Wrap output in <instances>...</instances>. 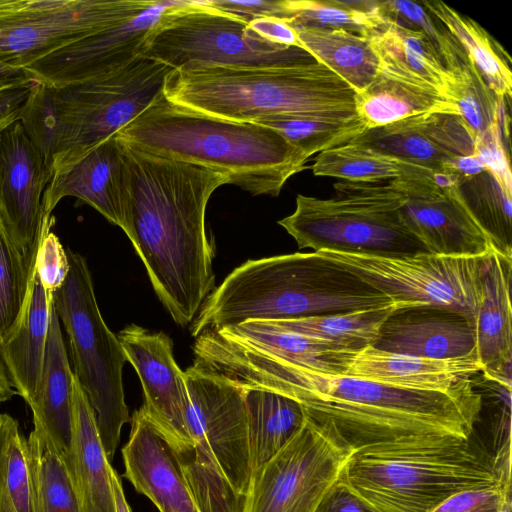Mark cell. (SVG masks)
<instances>
[{"label": "cell", "instance_id": "obj_1", "mask_svg": "<svg viewBox=\"0 0 512 512\" xmlns=\"http://www.w3.org/2000/svg\"><path fill=\"white\" fill-rule=\"evenodd\" d=\"M195 361L242 388L298 402L306 418L350 450L428 437L468 440L482 395L472 379L447 391H418L310 370L208 331L193 345Z\"/></svg>", "mask_w": 512, "mask_h": 512}, {"label": "cell", "instance_id": "obj_2", "mask_svg": "<svg viewBox=\"0 0 512 512\" xmlns=\"http://www.w3.org/2000/svg\"><path fill=\"white\" fill-rule=\"evenodd\" d=\"M122 143L127 165L124 232L164 308L176 324L186 326L215 289L205 213L214 191L228 180L205 167Z\"/></svg>", "mask_w": 512, "mask_h": 512}, {"label": "cell", "instance_id": "obj_3", "mask_svg": "<svg viewBox=\"0 0 512 512\" xmlns=\"http://www.w3.org/2000/svg\"><path fill=\"white\" fill-rule=\"evenodd\" d=\"M393 302L317 252L247 260L206 298L191 335L247 321L290 320L378 308Z\"/></svg>", "mask_w": 512, "mask_h": 512}, {"label": "cell", "instance_id": "obj_4", "mask_svg": "<svg viewBox=\"0 0 512 512\" xmlns=\"http://www.w3.org/2000/svg\"><path fill=\"white\" fill-rule=\"evenodd\" d=\"M117 135L137 150L218 172L252 195L278 196L307 162L268 127L184 109L163 94Z\"/></svg>", "mask_w": 512, "mask_h": 512}, {"label": "cell", "instance_id": "obj_5", "mask_svg": "<svg viewBox=\"0 0 512 512\" xmlns=\"http://www.w3.org/2000/svg\"><path fill=\"white\" fill-rule=\"evenodd\" d=\"M163 95L194 112L236 122L275 115L358 118L356 92L316 59L266 67L171 70Z\"/></svg>", "mask_w": 512, "mask_h": 512}, {"label": "cell", "instance_id": "obj_6", "mask_svg": "<svg viewBox=\"0 0 512 512\" xmlns=\"http://www.w3.org/2000/svg\"><path fill=\"white\" fill-rule=\"evenodd\" d=\"M341 479L379 512H432L467 490L509 487L469 439L428 437L359 448Z\"/></svg>", "mask_w": 512, "mask_h": 512}, {"label": "cell", "instance_id": "obj_7", "mask_svg": "<svg viewBox=\"0 0 512 512\" xmlns=\"http://www.w3.org/2000/svg\"><path fill=\"white\" fill-rule=\"evenodd\" d=\"M184 378L192 445L173 454L198 512H241L252 473L243 389L195 362Z\"/></svg>", "mask_w": 512, "mask_h": 512}, {"label": "cell", "instance_id": "obj_8", "mask_svg": "<svg viewBox=\"0 0 512 512\" xmlns=\"http://www.w3.org/2000/svg\"><path fill=\"white\" fill-rule=\"evenodd\" d=\"M336 196L297 195L292 214L278 221L299 249L400 257L429 253L408 227L391 181L338 182Z\"/></svg>", "mask_w": 512, "mask_h": 512}, {"label": "cell", "instance_id": "obj_9", "mask_svg": "<svg viewBox=\"0 0 512 512\" xmlns=\"http://www.w3.org/2000/svg\"><path fill=\"white\" fill-rule=\"evenodd\" d=\"M70 270L53 293L54 309L70 345L74 376L96 418L99 436L111 462L123 425L130 421L123 387L126 360L118 337L108 328L94 293L85 258L67 250Z\"/></svg>", "mask_w": 512, "mask_h": 512}, {"label": "cell", "instance_id": "obj_10", "mask_svg": "<svg viewBox=\"0 0 512 512\" xmlns=\"http://www.w3.org/2000/svg\"><path fill=\"white\" fill-rule=\"evenodd\" d=\"M140 56L180 71L266 67L315 59L301 47L258 37L247 22L201 1H179L170 8L148 35Z\"/></svg>", "mask_w": 512, "mask_h": 512}, {"label": "cell", "instance_id": "obj_11", "mask_svg": "<svg viewBox=\"0 0 512 512\" xmlns=\"http://www.w3.org/2000/svg\"><path fill=\"white\" fill-rule=\"evenodd\" d=\"M172 69L139 56L125 67L55 88L53 171L132 122L163 94Z\"/></svg>", "mask_w": 512, "mask_h": 512}, {"label": "cell", "instance_id": "obj_12", "mask_svg": "<svg viewBox=\"0 0 512 512\" xmlns=\"http://www.w3.org/2000/svg\"><path fill=\"white\" fill-rule=\"evenodd\" d=\"M353 273L393 302L463 315L475 325L483 276L491 254L455 257L419 253L400 257L317 252Z\"/></svg>", "mask_w": 512, "mask_h": 512}, {"label": "cell", "instance_id": "obj_13", "mask_svg": "<svg viewBox=\"0 0 512 512\" xmlns=\"http://www.w3.org/2000/svg\"><path fill=\"white\" fill-rule=\"evenodd\" d=\"M353 453L309 419L251 474L241 512H318Z\"/></svg>", "mask_w": 512, "mask_h": 512}, {"label": "cell", "instance_id": "obj_14", "mask_svg": "<svg viewBox=\"0 0 512 512\" xmlns=\"http://www.w3.org/2000/svg\"><path fill=\"white\" fill-rule=\"evenodd\" d=\"M152 0H21L0 10V63L27 68L87 35L142 12Z\"/></svg>", "mask_w": 512, "mask_h": 512}, {"label": "cell", "instance_id": "obj_15", "mask_svg": "<svg viewBox=\"0 0 512 512\" xmlns=\"http://www.w3.org/2000/svg\"><path fill=\"white\" fill-rule=\"evenodd\" d=\"M433 171L390 180L401 196L402 213L410 230L432 254L482 257L495 252L461 185L439 188L431 180Z\"/></svg>", "mask_w": 512, "mask_h": 512}, {"label": "cell", "instance_id": "obj_16", "mask_svg": "<svg viewBox=\"0 0 512 512\" xmlns=\"http://www.w3.org/2000/svg\"><path fill=\"white\" fill-rule=\"evenodd\" d=\"M178 3L152 0L139 14L62 47L27 69L38 81L54 87L119 70L140 56L150 32Z\"/></svg>", "mask_w": 512, "mask_h": 512}, {"label": "cell", "instance_id": "obj_17", "mask_svg": "<svg viewBox=\"0 0 512 512\" xmlns=\"http://www.w3.org/2000/svg\"><path fill=\"white\" fill-rule=\"evenodd\" d=\"M126 360L134 367L144 393L142 409L172 452L192 445L185 422L187 388L184 371L173 356V343L163 332L130 324L118 334Z\"/></svg>", "mask_w": 512, "mask_h": 512}, {"label": "cell", "instance_id": "obj_18", "mask_svg": "<svg viewBox=\"0 0 512 512\" xmlns=\"http://www.w3.org/2000/svg\"><path fill=\"white\" fill-rule=\"evenodd\" d=\"M51 163L20 121L0 132V225L28 262L38 248Z\"/></svg>", "mask_w": 512, "mask_h": 512}, {"label": "cell", "instance_id": "obj_19", "mask_svg": "<svg viewBox=\"0 0 512 512\" xmlns=\"http://www.w3.org/2000/svg\"><path fill=\"white\" fill-rule=\"evenodd\" d=\"M126 194L127 165L116 133L53 171L42 197L43 216L51 215L61 199L73 196L124 231Z\"/></svg>", "mask_w": 512, "mask_h": 512}, {"label": "cell", "instance_id": "obj_20", "mask_svg": "<svg viewBox=\"0 0 512 512\" xmlns=\"http://www.w3.org/2000/svg\"><path fill=\"white\" fill-rule=\"evenodd\" d=\"M350 142L437 171L476 153V139L458 114L425 113L365 130ZM452 172V171H451Z\"/></svg>", "mask_w": 512, "mask_h": 512}, {"label": "cell", "instance_id": "obj_21", "mask_svg": "<svg viewBox=\"0 0 512 512\" xmlns=\"http://www.w3.org/2000/svg\"><path fill=\"white\" fill-rule=\"evenodd\" d=\"M338 374L418 391H447L482 372L476 349L450 359H430L366 346L333 356Z\"/></svg>", "mask_w": 512, "mask_h": 512}, {"label": "cell", "instance_id": "obj_22", "mask_svg": "<svg viewBox=\"0 0 512 512\" xmlns=\"http://www.w3.org/2000/svg\"><path fill=\"white\" fill-rule=\"evenodd\" d=\"M130 421L129 439L122 448L124 477L160 512H198L171 448L142 407Z\"/></svg>", "mask_w": 512, "mask_h": 512}, {"label": "cell", "instance_id": "obj_23", "mask_svg": "<svg viewBox=\"0 0 512 512\" xmlns=\"http://www.w3.org/2000/svg\"><path fill=\"white\" fill-rule=\"evenodd\" d=\"M373 347L430 359L465 356L476 349L475 328L463 315L430 306L396 309Z\"/></svg>", "mask_w": 512, "mask_h": 512}, {"label": "cell", "instance_id": "obj_24", "mask_svg": "<svg viewBox=\"0 0 512 512\" xmlns=\"http://www.w3.org/2000/svg\"><path fill=\"white\" fill-rule=\"evenodd\" d=\"M511 269L512 261L496 252L490 255L474 325L482 373L487 380L509 389L512 363Z\"/></svg>", "mask_w": 512, "mask_h": 512}, {"label": "cell", "instance_id": "obj_25", "mask_svg": "<svg viewBox=\"0 0 512 512\" xmlns=\"http://www.w3.org/2000/svg\"><path fill=\"white\" fill-rule=\"evenodd\" d=\"M35 257L30 268L29 296L21 324L0 343V356L10 384L29 407L35 401L41 382L53 305V295L46 292L36 273Z\"/></svg>", "mask_w": 512, "mask_h": 512}, {"label": "cell", "instance_id": "obj_26", "mask_svg": "<svg viewBox=\"0 0 512 512\" xmlns=\"http://www.w3.org/2000/svg\"><path fill=\"white\" fill-rule=\"evenodd\" d=\"M73 426L67 459L82 512H116L110 468L95 413L74 376L72 392Z\"/></svg>", "mask_w": 512, "mask_h": 512}, {"label": "cell", "instance_id": "obj_27", "mask_svg": "<svg viewBox=\"0 0 512 512\" xmlns=\"http://www.w3.org/2000/svg\"><path fill=\"white\" fill-rule=\"evenodd\" d=\"M379 17L378 25L368 37L382 68L454 101L453 76L430 40L421 31Z\"/></svg>", "mask_w": 512, "mask_h": 512}, {"label": "cell", "instance_id": "obj_28", "mask_svg": "<svg viewBox=\"0 0 512 512\" xmlns=\"http://www.w3.org/2000/svg\"><path fill=\"white\" fill-rule=\"evenodd\" d=\"M74 373L64 344L59 317L52 305L46 353L41 382L34 403L30 406L34 426L45 431L69 456L73 426Z\"/></svg>", "mask_w": 512, "mask_h": 512}, {"label": "cell", "instance_id": "obj_29", "mask_svg": "<svg viewBox=\"0 0 512 512\" xmlns=\"http://www.w3.org/2000/svg\"><path fill=\"white\" fill-rule=\"evenodd\" d=\"M356 112L368 129L425 113L460 115L456 103L445 95L383 68L365 91L356 94Z\"/></svg>", "mask_w": 512, "mask_h": 512}, {"label": "cell", "instance_id": "obj_30", "mask_svg": "<svg viewBox=\"0 0 512 512\" xmlns=\"http://www.w3.org/2000/svg\"><path fill=\"white\" fill-rule=\"evenodd\" d=\"M242 389L253 472L294 437L304 425L306 415L302 406L289 397L262 389Z\"/></svg>", "mask_w": 512, "mask_h": 512}, {"label": "cell", "instance_id": "obj_31", "mask_svg": "<svg viewBox=\"0 0 512 512\" xmlns=\"http://www.w3.org/2000/svg\"><path fill=\"white\" fill-rule=\"evenodd\" d=\"M299 42L318 62L329 68L356 94L378 77L382 64L369 37L337 29H296Z\"/></svg>", "mask_w": 512, "mask_h": 512}, {"label": "cell", "instance_id": "obj_32", "mask_svg": "<svg viewBox=\"0 0 512 512\" xmlns=\"http://www.w3.org/2000/svg\"><path fill=\"white\" fill-rule=\"evenodd\" d=\"M411 307L406 303L325 314L299 319L260 321L264 325L321 340L338 350L357 351L373 345L388 317L398 308Z\"/></svg>", "mask_w": 512, "mask_h": 512}, {"label": "cell", "instance_id": "obj_33", "mask_svg": "<svg viewBox=\"0 0 512 512\" xmlns=\"http://www.w3.org/2000/svg\"><path fill=\"white\" fill-rule=\"evenodd\" d=\"M421 5L457 40L489 89L500 99L511 96L512 73L505 51L476 21L441 1ZM509 59V58H508Z\"/></svg>", "mask_w": 512, "mask_h": 512}, {"label": "cell", "instance_id": "obj_34", "mask_svg": "<svg viewBox=\"0 0 512 512\" xmlns=\"http://www.w3.org/2000/svg\"><path fill=\"white\" fill-rule=\"evenodd\" d=\"M311 168L316 176L358 183L386 182L431 170L353 142L320 152Z\"/></svg>", "mask_w": 512, "mask_h": 512}, {"label": "cell", "instance_id": "obj_35", "mask_svg": "<svg viewBox=\"0 0 512 512\" xmlns=\"http://www.w3.org/2000/svg\"><path fill=\"white\" fill-rule=\"evenodd\" d=\"M215 331L281 360L310 370L337 374L332 358L340 350L327 342L273 329L260 321H247Z\"/></svg>", "mask_w": 512, "mask_h": 512}, {"label": "cell", "instance_id": "obj_36", "mask_svg": "<svg viewBox=\"0 0 512 512\" xmlns=\"http://www.w3.org/2000/svg\"><path fill=\"white\" fill-rule=\"evenodd\" d=\"M38 512H82L66 458L43 429L28 438Z\"/></svg>", "mask_w": 512, "mask_h": 512}, {"label": "cell", "instance_id": "obj_37", "mask_svg": "<svg viewBox=\"0 0 512 512\" xmlns=\"http://www.w3.org/2000/svg\"><path fill=\"white\" fill-rule=\"evenodd\" d=\"M254 123L279 133L307 161L313 154L348 143L368 129L360 117L334 119L312 115H275Z\"/></svg>", "mask_w": 512, "mask_h": 512}, {"label": "cell", "instance_id": "obj_38", "mask_svg": "<svg viewBox=\"0 0 512 512\" xmlns=\"http://www.w3.org/2000/svg\"><path fill=\"white\" fill-rule=\"evenodd\" d=\"M374 1L286 0V23L300 28L337 29L368 37L380 21Z\"/></svg>", "mask_w": 512, "mask_h": 512}, {"label": "cell", "instance_id": "obj_39", "mask_svg": "<svg viewBox=\"0 0 512 512\" xmlns=\"http://www.w3.org/2000/svg\"><path fill=\"white\" fill-rule=\"evenodd\" d=\"M453 99L460 116L473 132L476 146L501 129L504 100L487 86L477 68L468 59L451 72Z\"/></svg>", "mask_w": 512, "mask_h": 512}, {"label": "cell", "instance_id": "obj_40", "mask_svg": "<svg viewBox=\"0 0 512 512\" xmlns=\"http://www.w3.org/2000/svg\"><path fill=\"white\" fill-rule=\"evenodd\" d=\"M33 258L28 262L0 225V343L21 324L28 302Z\"/></svg>", "mask_w": 512, "mask_h": 512}, {"label": "cell", "instance_id": "obj_41", "mask_svg": "<svg viewBox=\"0 0 512 512\" xmlns=\"http://www.w3.org/2000/svg\"><path fill=\"white\" fill-rule=\"evenodd\" d=\"M4 479L16 512H38L28 441L19 426L13 429L7 441Z\"/></svg>", "mask_w": 512, "mask_h": 512}, {"label": "cell", "instance_id": "obj_42", "mask_svg": "<svg viewBox=\"0 0 512 512\" xmlns=\"http://www.w3.org/2000/svg\"><path fill=\"white\" fill-rule=\"evenodd\" d=\"M33 143L52 165L56 140L55 88L37 79L19 120Z\"/></svg>", "mask_w": 512, "mask_h": 512}, {"label": "cell", "instance_id": "obj_43", "mask_svg": "<svg viewBox=\"0 0 512 512\" xmlns=\"http://www.w3.org/2000/svg\"><path fill=\"white\" fill-rule=\"evenodd\" d=\"M54 221L51 215L43 216L35 257L36 273L50 295L63 285L70 270L67 251L50 230Z\"/></svg>", "mask_w": 512, "mask_h": 512}, {"label": "cell", "instance_id": "obj_44", "mask_svg": "<svg viewBox=\"0 0 512 512\" xmlns=\"http://www.w3.org/2000/svg\"><path fill=\"white\" fill-rule=\"evenodd\" d=\"M509 487L474 489L445 500L432 512H499Z\"/></svg>", "mask_w": 512, "mask_h": 512}, {"label": "cell", "instance_id": "obj_45", "mask_svg": "<svg viewBox=\"0 0 512 512\" xmlns=\"http://www.w3.org/2000/svg\"><path fill=\"white\" fill-rule=\"evenodd\" d=\"M201 2L208 7L232 14L247 23L260 18H276L286 21V0H207Z\"/></svg>", "mask_w": 512, "mask_h": 512}, {"label": "cell", "instance_id": "obj_46", "mask_svg": "<svg viewBox=\"0 0 512 512\" xmlns=\"http://www.w3.org/2000/svg\"><path fill=\"white\" fill-rule=\"evenodd\" d=\"M318 512H379L359 498L340 478Z\"/></svg>", "mask_w": 512, "mask_h": 512}, {"label": "cell", "instance_id": "obj_47", "mask_svg": "<svg viewBox=\"0 0 512 512\" xmlns=\"http://www.w3.org/2000/svg\"><path fill=\"white\" fill-rule=\"evenodd\" d=\"M258 37L278 45L301 47L297 33L285 21L276 18H260L248 23Z\"/></svg>", "mask_w": 512, "mask_h": 512}, {"label": "cell", "instance_id": "obj_48", "mask_svg": "<svg viewBox=\"0 0 512 512\" xmlns=\"http://www.w3.org/2000/svg\"><path fill=\"white\" fill-rule=\"evenodd\" d=\"M33 83L0 94V132L20 120Z\"/></svg>", "mask_w": 512, "mask_h": 512}, {"label": "cell", "instance_id": "obj_49", "mask_svg": "<svg viewBox=\"0 0 512 512\" xmlns=\"http://www.w3.org/2000/svg\"><path fill=\"white\" fill-rule=\"evenodd\" d=\"M17 426L19 423L15 418L0 412V512H16L5 487L4 465L7 441Z\"/></svg>", "mask_w": 512, "mask_h": 512}, {"label": "cell", "instance_id": "obj_50", "mask_svg": "<svg viewBox=\"0 0 512 512\" xmlns=\"http://www.w3.org/2000/svg\"><path fill=\"white\" fill-rule=\"evenodd\" d=\"M36 80L27 68L11 67L0 63V94Z\"/></svg>", "mask_w": 512, "mask_h": 512}, {"label": "cell", "instance_id": "obj_51", "mask_svg": "<svg viewBox=\"0 0 512 512\" xmlns=\"http://www.w3.org/2000/svg\"><path fill=\"white\" fill-rule=\"evenodd\" d=\"M449 169L460 177L461 183L487 171L486 166L476 153L456 157L451 162Z\"/></svg>", "mask_w": 512, "mask_h": 512}, {"label": "cell", "instance_id": "obj_52", "mask_svg": "<svg viewBox=\"0 0 512 512\" xmlns=\"http://www.w3.org/2000/svg\"><path fill=\"white\" fill-rule=\"evenodd\" d=\"M110 479H111L112 491H113L114 502H115V511L116 512H131V509H130V507L126 501L125 495H124L120 477L112 466L110 468Z\"/></svg>", "mask_w": 512, "mask_h": 512}, {"label": "cell", "instance_id": "obj_53", "mask_svg": "<svg viewBox=\"0 0 512 512\" xmlns=\"http://www.w3.org/2000/svg\"><path fill=\"white\" fill-rule=\"evenodd\" d=\"M17 392L10 384V380L0 356V403L10 400Z\"/></svg>", "mask_w": 512, "mask_h": 512}, {"label": "cell", "instance_id": "obj_54", "mask_svg": "<svg viewBox=\"0 0 512 512\" xmlns=\"http://www.w3.org/2000/svg\"><path fill=\"white\" fill-rule=\"evenodd\" d=\"M499 512H511V500L509 490L504 495Z\"/></svg>", "mask_w": 512, "mask_h": 512}, {"label": "cell", "instance_id": "obj_55", "mask_svg": "<svg viewBox=\"0 0 512 512\" xmlns=\"http://www.w3.org/2000/svg\"><path fill=\"white\" fill-rule=\"evenodd\" d=\"M21 0H0V10L17 5Z\"/></svg>", "mask_w": 512, "mask_h": 512}]
</instances>
